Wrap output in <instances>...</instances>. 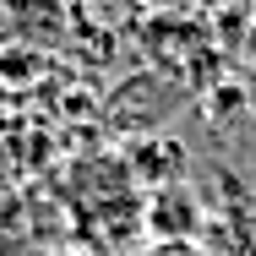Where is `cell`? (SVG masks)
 Segmentation results:
<instances>
[{
  "label": "cell",
  "instance_id": "cell-2",
  "mask_svg": "<svg viewBox=\"0 0 256 256\" xmlns=\"http://www.w3.org/2000/svg\"><path fill=\"white\" fill-rule=\"evenodd\" d=\"M142 256H212L202 240H153Z\"/></svg>",
  "mask_w": 256,
  "mask_h": 256
},
{
  "label": "cell",
  "instance_id": "cell-1",
  "mask_svg": "<svg viewBox=\"0 0 256 256\" xmlns=\"http://www.w3.org/2000/svg\"><path fill=\"white\" fill-rule=\"evenodd\" d=\"M142 224H148L153 240H202V202H196L191 186L169 180V186H158L153 196H148Z\"/></svg>",
  "mask_w": 256,
  "mask_h": 256
},
{
  "label": "cell",
  "instance_id": "cell-3",
  "mask_svg": "<svg viewBox=\"0 0 256 256\" xmlns=\"http://www.w3.org/2000/svg\"><path fill=\"white\" fill-rule=\"evenodd\" d=\"M234 54H240V66H246V76L256 82V16L240 28V38H234Z\"/></svg>",
  "mask_w": 256,
  "mask_h": 256
}]
</instances>
